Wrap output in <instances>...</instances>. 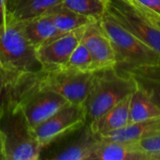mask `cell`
<instances>
[{"label":"cell","instance_id":"7","mask_svg":"<svg viewBox=\"0 0 160 160\" xmlns=\"http://www.w3.org/2000/svg\"><path fill=\"white\" fill-rule=\"evenodd\" d=\"M100 140V136L86 123L75 131L44 146L39 159L94 160Z\"/></svg>","mask_w":160,"mask_h":160},{"label":"cell","instance_id":"5","mask_svg":"<svg viewBox=\"0 0 160 160\" xmlns=\"http://www.w3.org/2000/svg\"><path fill=\"white\" fill-rule=\"evenodd\" d=\"M26 77L38 88L53 91L70 103L83 104L91 89L95 71L82 72L58 67L29 73Z\"/></svg>","mask_w":160,"mask_h":160},{"label":"cell","instance_id":"18","mask_svg":"<svg viewBox=\"0 0 160 160\" xmlns=\"http://www.w3.org/2000/svg\"><path fill=\"white\" fill-rule=\"evenodd\" d=\"M160 117V108L149 95L137 85L131 94L129 104V123Z\"/></svg>","mask_w":160,"mask_h":160},{"label":"cell","instance_id":"3","mask_svg":"<svg viewBox=\"0 0 160 160\" xmlns=\"http://www.w3.org/2000/svg\"><path fill=\"white\" fill-rule=\"evenodd\" d=\"M99 22L113 47L117 70L160 64V54L157 51L124 28L106 10Z\"/></svg>","mask_w":160,"mask_h":160},{"label":"cell","instance_id":"12","mask_svg":"<svg viewBox=\"0 0 160 160\" xmlns=\"http://www.w3.org/2000/svg\"><path fill=\"white\" fill-rule=\"evenodd\" d=\"M63 0H5L10 23L22 22L46 14Z\"/></svg>","mask_w":160,"mask_h":160},{"label":"cell","instance_id":"2","mask_svg":"<svg viewBox=\"0 0 160 160\" xmlns=\"http://www.w3.org/2000/svg\"><path fill=\"white\" fill-rule=\"evenodd\" d=\"M137 88L135 80L109 68L95 71V78L89 94L83 102L86 112V123L90 124L104 112L130 96Z\"/></svg>","mask_w":160,"mask_h":160},{"label":"cell","instance_id":"1","mask_svg":"<svg viewBox=\"0 0 160 160\" xmlns=\"http://www.w3.org/2000/svg\"><path fill=\"white\" fill-rule=\"evenodd\" d=\"M0 131L6 160L39 159L41 145L22 109L3 96L0 105Z\"/></svg>","mask_w":160,"mask_h":160},{"label":"cell","instance_id":"4","mask_svg":"<svg viewBox=\"0 0 160 160\" xmlns=\"http://www.w3.org/2000/svg\"><path fill=\"white\" fill-rule=\"evenodd\" d=\"M0 62L11 78L10 84L22 75L42 70L36 50L22 35L20 22L6 30L0 27Z\"/></svg>","mask_w":160,"mask_h":160},{"label":"cell","instance_id":"21","mask_svg":"<svg viewBox=\"0 0 160 160\" xmlns=\"http://www.w3.org/2000/svg\"><path fill=\"white\" fill-rule=\"evenodd\" d=\"M139 146L147 154L160 151V131L142 141L138 142Z\"/></svg>","mask_w":160,"mask_h":160},{"label":"cell","instance_id":"24","mask_svg":"<svg viewBox=\"0 0 160 160\" xmlns=\"http://www.w3.org/2000/svg\"><path fill=\"white\" fill-rule=\"evenodd\" d=\"M142 9H143V11L145 12V14L149 17V19L158 27L160 29V16L158 15H157V14H155L154 12H152V11H150V10H148V9H145V8H142Z\"/></svg>","mask_w":160,"mask_h":160},{"label":"cell","instance_id":"17","mask_svg":"<svg viewBox=\"0 0 160 160\" xmlns=\"http://www.w3.org/2000/svg\"><path fill=\"white\" fill-rule=\"evenodd\" d=\"M44 15L52 22L56 29L61 34L75 30L96 21V19L87 17L70 9L63 5V3L52 8Z\"/></svg>","mask_w":160,"mask_h":160},{"label":"cell","instance_id":"15","mask_svg":"<svg viewBox=\"0 0 160 160\" xmlns=\"http://www.w3.org/2000/svg\"><path fill=\"white\" fill-rule=\"evenodd\" d=\"M160 131V117L129 123L126 127L102 136L107 141L139 142Z\"/></svg>","mask_w":160,"mask_h":160},{"label":"cell","instance_id":"11","mask_svg":"<svg viewBox=\"0 0 160 160\" xmlns=\"http://www.w3.org/2000/svg\"><path fill=\"white\" fill-rule=\"evenodd\" d=\"M94 160H148V154L142 150L138 142L107 141L101 138Z\"/></svg>","mask_w":160,"mask_h":160},{"label":"cell","instance_id":"8","mask_svg":"<svg viewBox=\"0 0 160 160\" xmlns=\"http://www.w3.org/2000/svg\"><path fill=\"white\" fill-rule=\"evenodd\" d=\"M85 124L86 112L83 104L69 102L33 129L38 142L43 148Z\"/></svg>","mask_w":160,"mask_h":160},{"label":"cell","instance_id":"22","mask_svg":"<svg viewBox=\"0 0 160 160\" xmlns=\"http://www.w3.org/2000/svg\"><path fill=\"white\" fill-rule=\"evenodd\" d=\"M142 8L160 16V0H132Z\"/></svg>","mask_w":160,"mask_h":160},{"label":"cell","instance_id":"26","mask_svg":"<svg viewBox=\"0 0 160 160\" xmlns=\"http://www.w3.org/2000/svg\"><path fill=\"white\" fill-rule=\"evenodd\" d=\"M0 160H6L5 153H4V146H3V138L0 131Z\"/></svg>","mask_w":160,"mask_h":160},{"label":"cell","instance_id":"10","mask_svg":"<svg viewBox=\"0 0 160 160\" xmlns=\"http://www.w3.org/2000/svg\"><path fill=\"white\" fill-rule=\"evenodd\" d=\"M82 42L92 55L97 70L115 68L116 58L113 47L99 19L86 25Z\"/></svg>","mask_w":160,"mask_h":160},{"label":"cell","instance_id":"25","mask_svg":"<svg viewBox=\"0 0 160 160\" xmlns=\"http://www.w3.org/2000/svg\"><path fill=\"white\" fill-rule=\"evenodd\" d=\"M7 86H8L7 81L5 80V78L3 77V75L0 74V105H1L2 98L4 96V93H5V90H6Z\"/></svg>","mask_w":160,"mask_h":160},{"label":"cell","instance_id":"27","mask_svg":"<svg viewBox=\"0 0 160 160\" xmlns=\"http://www.w3.org/2000/svg\"><path fill=\"white\" fill-rule=\"evenodd\" d=\"M148 160H160V151L148 154Z\"/></svg>","mask_w":160,"mask_h":160},{"label":"cell","instance_id":"23","mask_svg":"<svg viewBox=\"0 0 160 160\" xmlns=\"http://www.w3.org/2000/svg\"><path fill=\"white\" fill-rule=\"evenodd\" d=\"M12 24L14 23H10L8 12L6 9L5 0H0V27L6 30Z\"/></svg>","mask_w":160,"mask_h":160},{"label":"cell","instance_id":"9","mask_svg":"<svg viewBox=\"0 0 160 160\" xmlns=\"http://www.w3.org/2000/svg\"><path fill=\"white\" fill-rule=\"evenodd\" d=\"M85 27L86 25L62 34L37 49V57L42 65V69L65 66L81 42Z\"/></svg>","mask_w":160,"mask_h":160},{"label":"cell","instance_id":"13","mask_svg":"<svg viewBox=\"0 0 160 160\" xmlns=\"http://www.w3.org/2000/svg\"><path fill=\"white\" fill-rule=\"evenodd\" d=\"M130 98L131 95L108 110L100 117L91 122L89 125L92 130L98 136L102 137L129 124Z\"/></svg>","mask_w":160,"mask_h":160},{"label":"cell","instance_id":"14","mask_svg":"<svg viewBox=\"0 0 160 160\" xmlns=\"http://www.w3.org/2000/svg\"><path fill=\"white\" fill-rule=\"evenodd\" d=\"M20 24L22 35L35 50L62 35L46 15L22 22Z\"/></svg>","mask_w":160,"mask_h":160},{"label":"cell","instance_id":"6","mask_svg":"<svg viewBox=\"0 0 160 160\" xmlns=\"http://www.w3.org/2000/svg\"><path fill=\"white\" fill-rule=\"evenodd\" d=\"M106 11L124 28L160 54V29L132 0H107Z\"/></svg>","mask_w":160,"mask_h":160},{"label":"cell","instance_id":"16","mask_svg":"<svg viewBox=\"0 0 160 160\" xmlns=\"http://www.w3.org/2000/svg\"><path fill=\"white\" fill-rule=\"evenodd\" d=\"M120 72L131 76L137 85L144 90L160 108V64L127 68Z\"/></svg>","mask_w":160,"mask_h":160},{"label":"cell","instance_id":"20","mask_svg":"<svg viewBox=\"0 0 160 160\" xmlns=\"http://www.w3.org/2000/svg\"><path fill=\"white\" fill-rule=\"evenodd\" d=\"M63 67L82 72L97 71L92 55L90 54L85 45L82 42V40L71 53L67 64Z\"/></svg>","mask_w":160,"mask_h":160},{"label":"cell","instance_id":"19","mask_svg":"<svg viewBox=\"0 0 160 160\" xmlns=\"http://www.w3.org/2000/svg\"><path fill=\"white\" fill-rule=\"evenodd\" d=\"M62 3L80 14L98 20L106 10L107 0H63Z\"/></svg>","mask_w":160,"mask_h":160}]
</instances>
